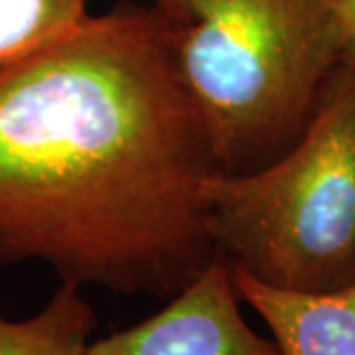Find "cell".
<instances>
[{
    "instance_id": "4",
    "label": "cell",
    "mask_w": 355,
    "mask_h": 355,
    "mask_svg": "<svg viewBox=\"0 0 355 355\" xmlns=\"http://www.w3.org/2000/svg\"><path fill=\"white\" fill-rule=\"evenodd\" d=\"M85 355H282L249 326L221 253L154 316L87 345Z\"/></svg>"
},
{
    "instance_id": "7",
    "label": "cell",
    "mask_w": 355,
    "mask_h": 355,
    "mask_svg": "<svg viewBox=\"0 0 355 355\" xmlns=\"http://www.w3.org/2000/svg\"><path fill=\"white\" fill-rule=\"evenodd\" d=\"M91 0H0V67L62 40L87 20Z\"/></svg>"
},
{
    "instance_id": "3",
    "label": "cell",
    "mask_w": 355,
    "mask_h": 355,
    "mask_svg": "<svg viewBox=\"0 0 355 355\" xmlns=\"http://www.w3.org/2000/svg\"><path fill=\"white\" fill-rule=\"evenodd\" d=\"M203 198L229 265L284 291L355 282V64L331 73L288 150L251 172L211 174Z\"/></svg>"
},
{
    "instance_id": "1",
    "label": "cell",
    "mask_w": 355,
    "mask_h": 355,
    "mask_svg": "<svg viewBox=\"0 0 355 355\" xmlns=\"http://www.w3.org/2000/svg\"><path fill=\"white\" fill-rule=\"evenodd\" d=\"M219 172L150 4L89 14L0 67V268L172 298L217 257Z\"/></svg>"
},
{
    "instance_id": "5",
    "label": "cell",
    "mask_w": 355,
    "mask_h": 355,
    "mask_svg": "<svg viewBox=\"0 0 355 355\" xmlns=\"http://www.w3.org/2000/svg\"><path fill=\"white\" fill-rule=\"evenodd\" d=\"M229 266L241 302L265 322L282 355H355V282L328 292L284 291Z\"/></svg>"
},
{
    "instance_id": "2",
    "label": "cell",
    "mask_w": 355,
    "mask_h": 355,
    "mask_svg": "<svg viewBox=\"0 0 355 355\" xmlns=\"http://www.w3.org/2000/svg\"><path fill=\"white\" fill-rule=\"evenodd\" d=\"M217 168L288 150L343 64L334 0H148Z\"/></svg>"
},
{
    "instance_id": "6",
    "label": "cell",
    "mask_w": 355,
    "mask_h": 355,
    "mask_svg": "<svg viewBox=\"0 0 355 355\" xmlns=\"http://www.w3.org/2000/svg\"><path fill=\"white\" fill-rule=\"evenodd\" d=\"M97 314L81 288L60 282L34 316L10 320L0 310V355H85Z\"/></svg>"
},
{
    "instance_id": "8",
    "label": "cell",
    "mask_w": 355,
    "mask_h": 355,
    "mask_svg": "<svg viewBox=\"0 0 355 355\" xmlns=\"http://www.w3.org/2000/svg\"><path fill=\"white\" fill-rule=\"evenodd\" d=\"M343 64H355V0H334Z\"/></svg>"
}]
</instances>
